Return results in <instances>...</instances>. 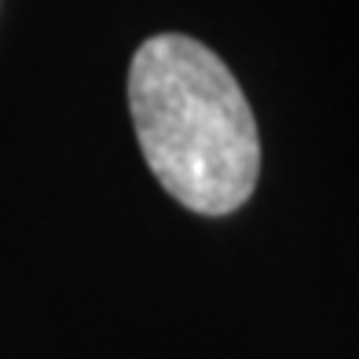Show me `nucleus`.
Returning a JSON list of instances; mask_svg holds the SVG:
<instances>
[{"label": "nucleus", "instance_id": "nucleus-1", "mask_svg": "<svg viewBox=\"0 0 359 359\" xmlns=\"http://www.w3.org/2000/svg\"><path fill=\"white\" fill-rule=\"evenodd\" d=\"M128 110L147 165L184 209L227 217L250 202L257 118L217 52L184 34L143 41L128 67Z\"/></svg>", "mask_w": 359, "mask_h": 359}]
</instances>
